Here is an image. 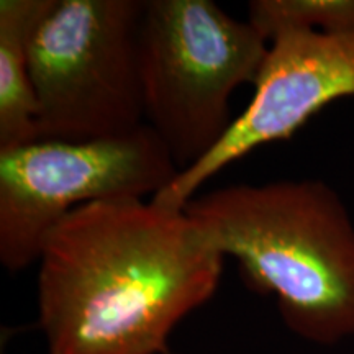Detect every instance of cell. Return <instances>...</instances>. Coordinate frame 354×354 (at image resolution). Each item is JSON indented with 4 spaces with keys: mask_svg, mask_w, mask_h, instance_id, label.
<instances>
[{
    "mask_svg": "<svg viewBox=\"0 0 354 354\" xmlns=\"http://www.w3.org/2000/svg\"><path fill=\"white\" fill-rule=\"evenodd\" d=\"M143 10L145 0H55L30 44L39 140L112 138L146 125Z\"/></svg>",
    "mask_w": 354,
    "mask_h": 354,
    "instance_id": "277c9868",
    "label": "cell"
},
{
    "mask_svg": "<svg viewBox=\"0 0 354 354\" xmlns=\"http://www.w3.org/2000/svg\"><path fill=\"white\" fill-rule=\"evenodd\" d=\"M354 97V33L287 30L269 51L248 107L205 158L153 197L184 209L212 176L264 145L289 140L331 102Z\"/></svg>",
    "mask_w": 354,
    "mask_h": 354,
    "instance_id": "8992f818",
    "label": "cell"
},
{
    "mask_svg": "<svg viewBox=\"0 0 354 354\" xmlns=\"http://www.w3.org/2000/svg\"><path fill=\"white\" fill-rule=\"evenodd\" d=\"M184 210L238 261L248 287L276 299L292 333L317 344L354 336V223L328 184H232Z\"/></svg>",
    "mask_w": 354,
    "mask_h": 354,
    "instance_id": "7a4b0ae2",
    "label": "cell"
},
{
    "mask_svg": "<svg viewBox=\"0 0 354 354\" xmlns=\"http://www.w3.org/2000/svg\"><path fill=\"white\" fill-rule=\"evenodd\" d=\"M177 174L148 125L112 138H41L0 151V263L8 272L24 271L73 210L112 198H153Z\"/></svg>",
    "mask_w": 354,
    "mask_h": 354,
    "instance_id": "5b68a950",
    "label": "cell"
},
{
    "mask_svg": "<svg viewBox=\"0 0 354 354\" xmlns=\"http://www.w3.org/2000/svg\"><path fill=\"white\" fill-rule=\"evenodd\" d=\"M167 354H176V353H172V351H169V353H167Z\"/></svg>",
    "mask_w": 354,
    "mask_h": 354,
    "instance_id": "9c48e42d",
    "label": "cell"
},
{
    "mask_svg": "<svg viewBox=\"0 0 354 354\" xmlns=\"http://www.w3.org/2000/svg\"><path fill=\"white\" fill-rule=\"evenodd\" d=\"M269 41L212 0H145L138 63L145 122L177 169L197 165L234 118L233 92L256 84Z\"/></svg>",
    "mask_w": 354,
    "mask_h": 354,
    "instance_id": "3957f363",
    "label": "cell"
},
{
    "mask_svg": "<svg viewBox=\"0 0 354 354\" xmlns=\"http://www.w3.org/2000/svg\"><path fill=\"white\" fill-rule=\"evenodd\" d=\"M223 261L184 209L153 198L79 207L38 259L48 354H167L177 323L214 297Z\"/></svg>",
    "mask_w": 354,
    "mask_h": 354,
    "instance_id": "6da1fadb",
    "label": "cell"
},
{
    "mask_svg": "<svg viewBox=\"0 0 354 354\" xmlns=\"http://www.w3.org/2000/svg\"><path fill=\"white\" fill-rule=\"evenodd\" d=\"M248 20L268 41L287 30L354 33V0H251Z\"/></svg>",
    "mask_w": 354,
    "mask_h": 354,
    "instance_id": "ba28073f",
    "label": "cell"
},
{
    "mask_svg": "<svg viewBox=\"0 0 354 354\" xmlns=\"http://www.w3.org/2000/svg\"><path fill=\"white\" fill-rule=\"evenodd\" d=\"M55 0L0 2V151L39 140L30 44Z\"/></svg>",
    "mask_w": 354,
    "mask_h": 354,
    "instance_id": "52a82bcc",
    "label": "cell"
}]
</instances>
